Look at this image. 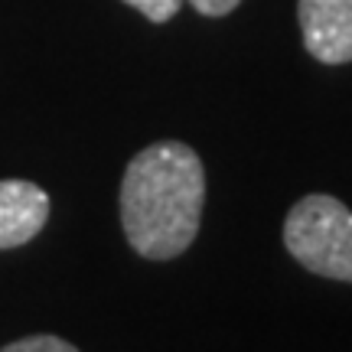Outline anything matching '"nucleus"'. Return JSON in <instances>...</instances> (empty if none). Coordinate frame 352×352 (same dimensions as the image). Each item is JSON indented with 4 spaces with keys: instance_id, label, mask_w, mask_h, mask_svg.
I'll use <instances>...</instances> for the list:
<instances>
[{
    "instance_id": "nucleus-1",
    "label": "nucleus",
    "mask_w": 352,
    "mask_h": 352,
    "mask_svg": "<svg viewBox=\"0 0 352 352\" xmlns=\"http://www.w3.org/2000/svg\"><path fill=\"white\" fill-rule=\"evenodd\" d=\"M202 202L206 170L199 153L179 140L144 147L121 179V226L131 248L151 261L179 258L199 232Z\"/></svg>"
},
{
    "instance_id": "nucleus-2",
    "label": "nucleus",
    "mask_w": 352,
    "mask_h": 352,
    "mask_svg": "<svg viewBox=\"0 0 352 352\" xmlns=\"http://www.w3.org/2000/svg\"><path fill=\"white\" fill-rule=\"evenodd\" d=\"M284 245L307 271L352 284V212L336 196H303L287 212Z\"/></svg>"
},
{
    "instance_id": "nucleus-3",
    "label": "nucleus",
    "mask_w": 352,
    "mask_h": 352,
    "mask_svg": "<svg viewBox=\"0 0 352 352\" xmlns=\"http://www.w3.org/2000/svg\"><path fill=\"white\" fill-rule=\"evenodd\" d=\"M303 46L323 65L352 63V0H300Z\"/></svg>"
},
{
    "instance_id": "nucleus-4",
    "label": "nucleus",
    "mask_w": 352,
    "mask_h": 352,
    "mask_svg": "<svg viewBox=\"0 0 352 352\" xmlns=\"http://www.w3.org/2000/svg\"><path fill=\"white\" fill-rule=\"evenodd\" d=\"M50 196L30 179H0V248H20L43 232Z\"/></svg>"
},
{
    "instance_id": "nucleus-5",
    "label": "nucleus",
    "mask_w": 352,
    "mask_h": 352,
    "mask_svg": "<svg viewBox=\"0 0 352 352\" xmlns=\"http://www.w3.org/2000/svg\"><path fill=\"white\" fill-rule=\"evenodd\" d=\"M0 352H78L72 342L59 340V336H26L10 346H3Z\"/></svg>"
},
{
    "instance_id": "nucleus-6",
    "label": "nucleus",
    "mask_w": 352,
    "mask_h": 352,
    "mask_svg": "<svg viewBox=\"0 0 352 352\" xmlns=\"http://www.w3.org/2000/svg\"><path fill=\"white\" fill-rule=\"evenodd\" d=\"M124 3L127 7H134V10H140L151 23H166V20L179 10L183 0H124Z\"/></svg>"
},
{
    "instance_id": "nucleus-7",
    "label": "nucleus",
    "mask_w": 352,
    "mask_h": 352,
    "mask_svg": "<svg viewBox=\"0 0 352 352\" xmlns=\"http://www.w3.org/2000/svg\"><path fill=\"white\" fill-rule=\"evenodd\" d=\"M189 3H192L202 16H226V13H232L239 7L241 0H189Z\"/></svg>"
}]
</instances>
